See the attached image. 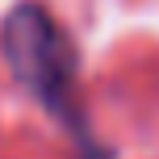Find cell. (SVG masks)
<instances>
[{
  "instance_id": "cell-1",
  "label": "cell",
  "mask_w": 159,
  "mask_h": 159,
  "mask_svg": "<svg viewBox=\"0 0 159 159\" xmlns=\"http://www.w3.org/2000/svg\"><path fill=\"white\" fill-rule=\"evenodd\" d=\"M0 55H4L13 80L67 130L75 159H117L92 134V121L80 101V50L46 4L21 0L4 13Z\"/></svg>"
}]
</instances>
